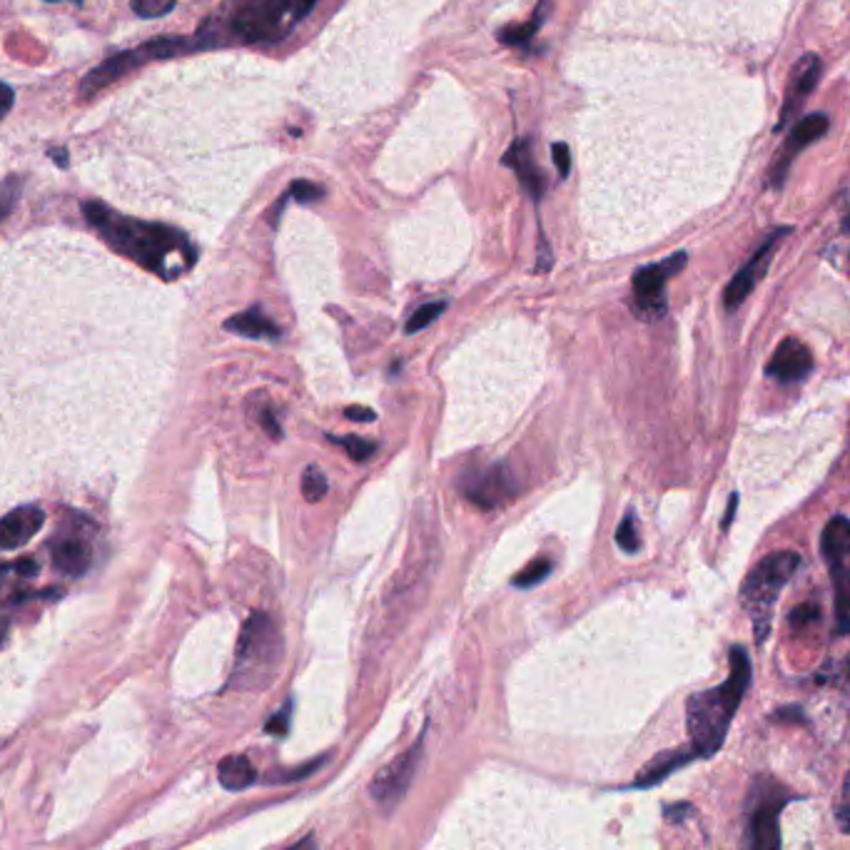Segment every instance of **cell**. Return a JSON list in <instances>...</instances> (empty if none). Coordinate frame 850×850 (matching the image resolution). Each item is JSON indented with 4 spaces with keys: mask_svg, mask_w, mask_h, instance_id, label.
Listing matches in <instances>:
<instances>
[{
    "mask_svg": "<svg viewBox=\"0 0 850 850\" xmlns=\"http://www.w3.org/2000/svg\"><path fill=\"white\" fill-rule=\"evenodd\" d=\"M818 78H821V60H818V56H805L793 72L791 92H788V100H785V108L781 112L779 128L785 126L788 118H791V112L801 106V100L808 96V92H813Z\"/></svg>",
    "mask_w": 850,
    "mask_h": 850,
    "instance_id": "18",
    "label": "cell"
},
{
    "mask_svg": "<svg viewBox=\"0 0 850 850\" xmlns=\"http://www.w3.org/2000/svg\"><path fill=\"white\" fill-rule=\"evenodd\" d=\"M327 490H329L327 476L319 472L317 466H307L305 474H303V494H305V500L309 504L323 502L325 496H327Z\"/></svg>",
    "mask_w": 850,
    "mask_h": 850,
    "instance_id": "24",
    "label": "cell"
},
{
    "mask_svg": "<svg viewBox=\"0 0 850 850\" xmlns=\"http://www.w3.org/2000/svg\"><path fill=\"white\" fill-rule=\"evenodd\" d=\"M818 616L821 614H818L816 604H801L791 611V616H788V624H791L795 631H801L811 624V621H818Z\"/></svg>",
    "mask_w": 850,
    "mask_h": 850,
    "instance_id": "31",
    "label": "cell"
},
{
    "mask_svg": "<svg viewBox=\"0 0 850 850\" xmlns=\"http://www.w3.org/2000/svg\"><path fill=\"white\" fill-rule=\"evenodd\" d=\"M289 719H293V703H287L285 709H279V713H275L273 719L267 721V733L273 735H285L289 731Z\"/></svg>",
    "mask_w": 850,
    "mask_h": 850,
    "instance_id": "32",
    "label": "cell"
},
{
    "mask_svg": "<svg viewBox=\"0 0 850 850\" xmlns=\"http://www.w3.org/2000/svg\"><path fill=\"white\" fill-rule=\"evenodd\" d=\"M46 522V512L36 504L20 506L0 520V552H13L26 546Z\"/></svg>",
    "mask_w": 850,
    "mask_h": 850,
    "instance_id": "13",
    "label": "cell"
},
{
    "mask_svg": "<svg viewBox=\"0 0 850 850\" xmlns=\"http://www.w3.org/2000/svg\"><path fill=\"white\" fill-rule=\"evenodd\" d=\"M735 506H739V494H733L731 496V502H729V512H725V516H723V528H729V524L733 522V516H735Z\"/></svg>",
    "mask_w": 850,
    "mask_h": 850,
    "instance_id": "40",
    "label": "cell"
},
{
    "mask_svg": "<svg viewBox=\"0 0 850 850\" xmlns=\"http://www.w3.org/2000/svg\"><path fill=\"white\" fill-rule=\"evenodd\" d=\"M801 556L795 552H775L761 559L741 584V604L749 611L755 631V644L763 646L771 634L773 609L779 604L783 586L791 582Z\"/></svg>",
    "mask_w": 850,
    "mask_h": 850,
    "instance_id": "5",
    "label": "cell"
},
{
    "mask_svg": "<svg viewBox=\"0 0 850 850\" xmlns=\"http://www.w3.org/2000/svg\"><path fill=\"white\" fill-rule=\"evenodd\" d=\"M315 0H237L227 10L225 23H207L192 36L197 50L223 40L243 46H273L293 33L299 20L307 18Z\"/></svg>",
    "mask_w": 850,
    "mask_h": 850,
    "instance_id": "2",
    "label": "cell"
},
{
    "mask_svg": "<svg viewBox=\"0 0 850 850\" xmlns=\"http://www.w3.org/2000/svg\"><path fill=\"white\" fill-rule=\"evenodd\" d=\"M178 0H132L135 13L142 18H160L165 13H170Z\"/></svg>",
    "mask_w": 850,
    "mask_h": 850,
    "instance_id": "28",
    "label": "cell"
},
{
    "mask_svg": "<svg viewBox=\"0 0 850 850\" xmlns=\"http://www.w3.org/2000/svg\"><path fill=\"white\" fill-rule=\"evenodd\" d=\"M554 265V255L548 253V243L542 237V243H538V265H536V273H544V269H548Z\"/></svg>",
    "mask_w": 850,
    "mask_h": 850,
    "instance_id": "37",
    "label": "cell"
},
{
    "mask_svg": "<svg viewBox=\"0 0 850 850\" xmlns=\"http://www.w3.org/2000/svg\"><path fill=\"white\" fill-rule=\"evenodd\" d=\"M323 763H325V759H317V761H313V763L303 765V769H295V773H277V775H269V781H275V783H287V781L305 779V775L315 773V771H317L319 765H323Z\"/></svg>",
    "mask_w": 850,
    "mask_h": 850,
    "instance_id": "34",
    "label": "cell"
},
{
    "mask_svg": "<svg viewBox=\"0 0 850 850\" xmlns=\"http://www.w3.org/2000/svg\"><path fill=\"white\" fill-rule=\"evenodd\" d=\"M18 195H20L18 178H8L3 185H0V223L6 220L10 210H13Z\"/></svg>",
    "mask_w": 850,
    "mask_h": 850,
    "instance_id": "30",
    "label": "cell"
},
{
    "mask_svg": "<svg viewBox=\"0 0 850 850\" xmlns=\"http://www.w3.org/2000/svg\"><path fill=\"white\" fill-rule=\"evenodd\" d=\"M552 158L556 162L559 175H562V178H566L569 170H572V150H569V145L566 142H554L552 145Z\"/></svg>",
    "mask_w": 850,
    "mask_h": 850,
    "instance_id": "33",
    "label": "cell"
},
{
    "mask_svg": "<svg viewBox=\"0 0 850 850\" xmlns=\"http://www.w3.org/2000/svg\"><path fill=\"white\" fill-rule=\"evenodd\" d=\"M616 544L624 548L626 554H636L641 548V528H639V516L634 510H629L621 520L616 528Z\"/></svg>",
    "mask_w": 850,
    "mask_h": 850,
    "instance_id": "23",
    "label": "cell"
},
{
    "mask_svg": "<svg viewBox=\"0 0 850 850\" xmlns=\"http://www.w3.org/2000/svg\"><path fill=\"white\" fill-rule=\"evenodd\" d=\"M459 492L464 500L484 512H494L504 506L516 494L514 476L506 464H486L464 470L459 476Z\"/></svg>",
    "mask_w": 850,
    "mask_h": 850,
    "instance_id": "8",
    "label": "cell"
},
{
    "mask_svg": "<svg viewBox=\"0 0 850 850\" xmlns=\"http://www.w3.org/2000/svg\"><path fill=\"white\" fill-rule=\"evenodd\" d=\"M332 442L339 444V447H345V452L355 462H367L372 454H375V449H377L375 442H367V439H362V437H335Z\"/></svg>",
    "mask_w": 850,
    "mask_h": 850,
    "instance_id": "27",
    "label": "cell"
},
{
    "mask_svg": "<svg viewBox=\"0 0 850 850\" xmlns=\"http://www.w3.org/2000/svg\"><path fill=\"white\" fill-rule=\"evenodd\" d=\"M686 263L689 255L676 253L656 265H646L639 269L634 275V303H631L636 317L646 319V323H656V319L666 315V283L671 277H676L681 269L686 267Z\"/></svg>",
    "mask_w": 850,
    "mask_h": 850,
    "instance_id": "7",
    "label": "cell"
},
{
    "mask_svg": "<svg viewBox=\"0 0 850 850\" xmlns=\"http://www.w3.org/2000/svg\"><path fill=\"white\" fill-rule=\"evenodd\" d=\"M56 155V165H60V168H66V165H68V152L63 150V152H53Z\"/></svg>",
    "mask_w": 850,
    "mask_h": 850,
    "instance_id": "41",
    "label": "cell"
},
{
    "mask_svg": "<svg viewBox=\"0 0 850 850\" xmlns=\"http://www.w3.org/2000/svg\"><path fill=\"white\" fill-rule=\"evenodd\" d=\"M791 235V227H779L773 235L765 237V243L759 247V250L753 253V257L749 263H745L739 273H735V277L729 283V287H725V295H723V305L729 313H733V309H739L745 297H749L755 285L761 283V277L765 275V269L771 267V260L775 250H779V245L783 237Z\"/></svg>",
    "mask_w": 850,
    "mask_h": 850,
    "instance_id": "9",
    "label": "cell"
},
{
    "mask_svg": "<svg viewBox=\"0 0 850 850\" xmlns=\"http://www.w3.org/2000/svg\"><path fill=\"white\" fill-rule=\"evenodd\" d=\"M731 673L721 686L693 693L686 703V725L691 735V749L701 759L716 755L729 735L731 721L739 711L745 691L751 686V659L743 646L729 651Z\"/></svg>",
    "mask_w": 850,
    "mask_h": 850,
    "instance_id": "3",
    "label": "cell"
},
{
    "mask_svg": "<svg viewBox=\"0 0 850 850\" xmlns=\"http://www.w3.org/2000/svg\"><path fill=\"white\" fill-rule=\"evenodd\" d=\"M821 552L836 584L848 582V552H850V524L846 516H833L826 524L821 536Z\"/></svg>",
    "mask_w": 850,
    "mask_h": 850,
    "instance_id": "14",
    "label": "cell"
},
{
    "mask_svg": "<svg viewBox=\"0 0 850 850\" xmlns=\"http://www.w3.org/2000/svg\"><path fill=\"white\" fill-rule=\"evenodd\" d=\"M225 329L235 332V335L250 337V339H279V335H283V329H279L273 319H269L263 309H257V307L227 319Z\"/></svg>",
    "mask_w": 850,
    "mask_h": 850,
    "instance_id": "20",
    "label": "cell"
},
{
    "mask_svg": "<svg viewBox=\"0 0 850 850\" xmlns=\"http://www.w3.org/2000/svg\"><path fill=\"white\" fill-rule=\"evenodd\" d=\"M419 761H422V739L377 773V779L369 785L372 798H375L382 808L397 805L402 798L407 795L409 783L414 781V775H417Z\"/></svg>",
    "mask_w": 850,
    "mask_h": 850,
    "instance_id": "10",
    "label": "cell"
},
{
    "mask_svg": "<svg viewBox=\"0 0 850 850\" xmlns=\"http://www.w3.org/2000/svg\"><path fill=\"white\" fill-rule=\"evenodd\" d=\"M347 419L352 422H375L377 414L367 407H347Z\"/></svg>",
    "mask_w": 850,
    "mask_h": 850,
    "instance_id": "38",
    "label": "cell"
},
{
    "mask_svg": "<svg viewBox=\"0 0 850 850\" xmlns=\"http://www.w3.org/2000/svg\"><path fill=\"white\" fill-rule=\"evenodd\" d=\"M217 775L227 791H245L247 785L257 781V771L247 755H227L225 761L217 765Z\"/></svg>",
    "mask_w": 850,
    "mask_h": 850,
    "instance_id": "21",
    "label": "cell"
},
{
    "mask_svg": "<svg viewBox=\"0 0 850 850\" xmlns=\"http://www.w3.org/2000/svg\"><path fill=\"white\" fill-rule=\"evenodd\" d=\"M828 126H831V120H828V116H823V112H813V116H805L801 122H795V128L791 130V135H788L785 140V148L781 152L779 158V165H775V170L771 175V182L775 185V188H781L783 180H785V172L788 168H791V160L795 158L798 152H801L803 148H808L813 140L823 138V135L828 132Z\"/></svg>",
    "mask_w": 850,
    "mask_h": 850,
    "instance_id": "12",
    "label": "cell"
},
{
    "mask_svg": "<svg viewBox=\"0 0 850 850\" xmlns=\"http://www.w3.org/2000/svg\"><path fill=\"white\" fill-rule=\"evenodd\" d=\"M53 566L60 574L68 576H80L88 572V566L92 562V552L86 538L78 536H60L58 542H53Z\"/></svg>",
    "mask_w": 850,
    "mask_h": 850,
    "instance_id": "17",
    "label": "cell"
},
{
    "mask_svg": "<svg viewBox=\"0 0 850 850\" xmlns=\"http://www.w3.org/2000/svg\"><path fill=\"white\" fill-rule=\"evenodd\" d=\"M82 215L118 255L168 283L190 273L197 263V247L190 237L170 225L145 223L96 200L82 205Z\"/></svg>",
    "mask_w": 850,
    "mask_h": 850,
    "instance_id": "1",
    "label": "cell"
},
{
    "mask_svg": "<svg viewBox=\"0 0 850 850\" xmlns=\"http://www.w3.org/2000/svg\"><path fill=\"white\" fill-rule=\"evenodd\" d=\"M142 60H145V58H142V53H140V48H138V50H128V53L112 56L110 60H106V63L98 66L96 70H90L88 76L82 78V82H80V96H82V98H92L98 90L108 88L110 82H116L118 78L128 76V72H130L132 68L142 66Z\"/></svg>",
    "mask_w": 850,
    "mask_h": 850,
    "instance_id": "16",
    "label": "cell"
},
{
    "mask_svg": "<svg viewBox=\"0 0 850 850\" xmlns=\"http://www.w3.org/2000/svg\"><path fill=\"white\" fill-rule=\"evenodd\" d=\"M813 369V355L801 339L795 337H785L779 347H775L773 357L769 362V372L771 379H779L783 385H795V382H803Z\"/></svg>",
    "mask_w": 850,
    "mask_h": 850,
    "instance_id": "11",
    "label": "cell"
},
{
    "mask_svg": "<svg viewBox=\"0 0 850 850\" xmlns=\"http://www.w3.org/2000/svg\"><path fill=\"white\" fill-rule=\"evenodd\" d=\"M696 759V751L689 749V751H666L656 755L654 761L646 763L644 769H641V773L636 775L634 781V788H649V785H656L661 783L663 779H669V775L673 771H679L681 765H686L689 761Z\"/></svg>",
    "mask_w": 850,
    "mask_h": 850,
    "instance_id": "19",
    "label": "cell"
},
{
    "mask_svg": "<svg viewBox=\"0 0 850 850\" xmlns=\"http://www.w3.org/2000/svg\"><path fill=\"white\" fill-rule=\"evenodd\" d=\"M848 798H850V788H848V779H846V781H843V791H841V801H838V808H836V811H838V823H841V831H843V833H850V823H848V813H850Z\"/></svg>",
    "mask_w": 850,
    "mask_h": 850,
    "instance_id": "35",
    "label": "cell"
},
{
    "mask_svg": "<svg viewBox=\"0 0 850 850\" xmlns=\"http://www.w3.org/2000/svg\"><path fill=\"white\" fill-rule=\"evenodd\" d=\"M283 661V634L273 616L257 611L250 619L237 641L233 686L237 689H265L273 683L275 673Z\"/></svg>",
    "mask_w": 850,
    "mask_h": 850,
    "instance_id": "4",
    "label": "cell"
},
{
    "mask_svg": "<svg viewBox=\"0 0 850 850\" xmlns=\"http://www.w3.org/2000/svg\"><path fill=\"white\" fill-rule=\"evenodd\" d=\"M287 197H295L297 202H305V205H309V202H317V200H323V197H325V190L319 188V185L309 182V180H295V182H293V188H289V192H287Z\"/></svg>",
    "mask_w": 850,
    "mask_h": 850,
    "instance_id": "29",
    "label": "cell"
},
{
    "mask_svg": "<svg viewBox=\"0 0 850 850\" xmlns=\"http://www.w3.org/2000/svg\"><path fill=\"white\" fill-rule=\"evenodd\" d=\"M504 165L516 172V178L522 180L524 190L528 192L532 200H542L544 192H546V175L542 172V168H538L536 160H534L532 142L528 140L514 142L510 152L504 155Z\"/></svg>",
    "mask_w": 850,
    "mask_h": 850,
    "instance_id": "15",
    "label": "cell"
},
{
    "mask_svg": "<svg viewBox=\"0 0 850 850\" xmlns=\"http://www.w3.org/2000/svg\"><path fill=\"white\" fill-rule=\"evenodd\" d=\"M749 801H751V811H749V826H745V846H751L755 850L781 848L779 818H781L783 805L788 803L785 788H781L771 779H755Z\"/></svg>",
    "mask_w": 850,
    "mask_h": 850,
    "instance_id": "6",
    "label": "cell"
},
{
    "mask_svg": "<svg viewBox=\"0 0 850 850\" xmlns=\"http://www.w3.org/2000/svg\"><path fill=\"white\" fill-rule=\"evenodd\" d=\"M548 574H552V562H548V559H534L532 564L524 566L522 572L514 576V586L516 589H532L536 584H542Z\"/></svg>",
    "mask_w": 850,
    "mask_h": 850,
    "instance_id": "25",
    "label": "cell"
},
{
    "mask_svg": "<svg viewBox=\"0 0 850 850\" xmlns=\"http://www.w3.org/2000/svg\"><path fill=\"white\" fill-rule=\"evenodd\" d=\"M444 309H447V303H427L422 305L417 313H412V317L407 319V329L409 335H414V332H422L424 327H429L434 319H439L444 315Z\"/></svg>",
    "mask_w": 850,
    "mask_h": 850,
    "instance_id": "26",
    "label": "cell"
},
{
    "mask_svg": "<svg viewBox=\"0 0 850 850\" xmlns=\"http://www.w3.org/2000/svg\"><path fill=\"white\" fill-rule=\"evenodd\" d=\"M50 3H56V0H50ZM76 3H80V0H76Z\"/></svg>",
    "mask_w": 850,
    "mask_h": 850,
    "instance_id": "42",
    "label": "cell"
},
{
    "mask_svg": "<svg viewBox=\"0 0 850 850\" xmlns=\"http://www.w3.org/2000/svg\"><path fill=\"white\" fill-rule=\"evenodd\" d=\"M546 16H548V0H538V6L534 10L532 20H528L526 26H514V28L500 30V40H502L504 46H512V48L528 46L536 38L538 30H542Z\"/></svg>",
    "mask_w": 850,
    "mask_h": 850,
    "instance_id": "22",
    "label": "cell"
},
{
    "mask_svg": "<svg viewBox=\"0 0 850 850\" xmlns=\"http://www.w3.org/2000/svg\"><path fill=\"white\" fill-rule=\"evenodd\" d=\"M691 813H693V805H689V803H676V805L666 808L669 821H681V818H686Z\"/></svg>",
    "mask_w": 850,
    "mask_h": 850,
    "instance_id": "39",
    "label": "cell"
},
{
    "mask_svg": "<svg viewBox=\"0 0 850 850\" xmlns=\"http://www.w3.org/2000/svg\"><path fill=\"white\" fill-rule=\"evenodd\" d=\"M13 100H16V92L10 86H6V82H0V120H3L10 108H13Z\"/></svg>",
    "mask_w": 850,
    "mask_h": 850,
    "instance_id": "36",
    "label": "cell"
}]
</instances>
